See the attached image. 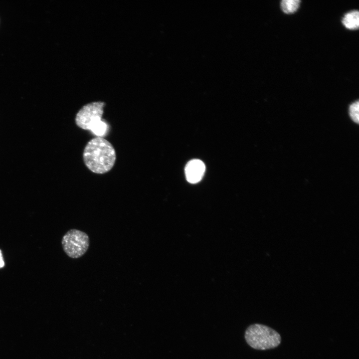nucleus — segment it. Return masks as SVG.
Wrapping results in <instances>:
<instances>
[{
    "mask_svg": "<svg viewBox=\"0 0 359 359\" xmlns=\"http://www.w3.org/2000/svg\"><path fill=\"white\" fill-rule=\"evenodd\" d=\"M85 165L93 173L103 174L113 167L116 159L115 150L108 141L102 137H95L87 144L83 151Z\"/></svg>",
    "mask_w": 359,
    "mask_h": 359,
    "instance_id": "nucleus-1",
    "label": "nucleus"
},
{
    "mask_svg": "<svg viewBox=\"0 0 359 359\" xmlns=\"http://www.w3.org/2000/svg\"><path fill=\"white\" fill-rule=\"evenodd\" d=\"M105 104L101 101L93 102L83 106L75 117L76 125L85 130H89L96 137H102L108 134V124L102 119Z\"/></svg>",
    "mask_w": 359,
    "mask_h": 359,
    "instance_id": "nucleus-2",
    "label": "nucleus"
},
{
    "mask_svg": "<svg viewBox=\"0 0 359 359\" xmlns=\"http://www.w3.org/2000/svg\"><path fill=\"white\" fill-rule=\"evenodd\" d=\"M244 337L249 346L259 350L274 349L281 341L280 335L275 330L259 324L249 326L245 331Z\"/></svg>",
    "mask_w": 359,
    "mask_h": 359,
    "instance_id": "nucleus-3",
    "label": "nucleus"
},
{
    "mask_svg": "<svg viewBox=\"0 0 359 359\" xmlns=\"http://www.w3.org/2000/svg\"><path fill=\"white\" fill-rule=\"evenodd\" d=\"M61 243L63 249L68 256L78 258L82 256L88 250L89 238L85 232L72 229L63 235Z\"/></svg>",
    "mask_w": 359,
    "mask_h": 359,
    "instance_id": "nucleus-4",
    "label": "nucleus"
},
{
    "mask_svg": "<svg viewBox=\"0 0 359 359\" xmlns=\"http://www.w3.org/2000/svg\"><path fill=\"white\" fill-rule=\"evenodd\" d=\"M205 171V165L199 160L190 161L185 168V177L187 180L190 183H195L202 179Z\"/></svg>",
    "mask_w": 359,
    "mask_h": 359,
    "instance_id": "nucleus-5",
    "label": "nucleus"
},
{
    "mask_svg": "<svg viewBox=\"0 0 359 359\" xmlns=\"http://www.w3.org/2000/svg\"><path fill=\"white\" fill-rule=\"evenodd\" d=\"M342 22L345 26L350 29H357L359 26V12L354 10L346 13L344 16Z\"/></svg>",
    "mask_w": 359,
    "mask_h": 359,
    "instance_id": "nucleus-6",
    "label": "nucleus"
},
{
    "mask_svg": "<svg viewBox=\"0 0 359 359\" xmlns=\"http://www.w3.org/2000/svg\"><path fill=\"white\" fill-rule=\"evenodd\" d=\"M300 2L299 0H283L281 2V7L285 13H293L297 10Z\"/></svg>",
    "mask_w": 359,
    "mask_h": 359,
    "instance_id": "nucleus-7",
    "label": "nucleus"
},
{
    "mask_svg": "<svg viewBox=\"0 0 359 359\" xmlns=\"http://www.w3.org/2000/svg\"><path fill=\"white\" fill-rule=\"evenodd\" d=\"M359 103L358 100L350 105L349 107L350 116L352 120L357 124L359 123Z\"/></svg>",
    "mask_w": 359,
    "mask_h": 359,
    "instance_id": "nucleus-8",
    "label": "nucleus"
},
{
    "mask_svg": "<svg viewBox=\"0 0 359 359\" xmlns=\"http://www.w3.org/2000/svg\"><path fill=\"white\" fill-rule=\"evenodd\" d=\"M4 266V262L2 256V254L1 250L0 249V268H2Z\"/></svg>",
    "mask_w": 359,
    "mask_h": 359,
    "instance_id": "nucleus-9",
    "label": "nucleus"
}]
</instances>
